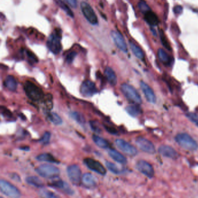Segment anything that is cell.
Wrapping results in <instances>:
<instances>
[{
  "label": "cell",
  "mask_w": 198,
  "mask_h": 198,
  "mask_svg": "<svg viewBox=\"0 0 198 198\" xmlns=\"http://www.w3.org/2000/svg\"><path fill=\"white\" fill-rule=\"evenodd\" d=\"M175 140L179 146L187 151H196L198 149L197 142L187 133L178 134L175 137Z\"/></svg>",
  "instance_id": "7a4b0ae2"
},
{
  "label": "cell",
  "mask_w": 198,
  "mask_h": 198,
  "mask_svg": "<svg viewBox=\"0 0 198 198\" xmlns=\"http://www.w3.org/2000/svg\"><path fill=\"white\" fill-rule=\"evenodd\" d=\"M77 55V54L75 51L69 52L66 57V62L69 64H71L73 62Z\"/></svg>",
  "instance_id": "ab89813d"
},
{
  "label": "cell",
  "mask_w": 198,
  "mask_h": 198,
  "mask_svg": "<svg viewBox=\"0 0 198 198\" xmlns=\"http://www.w3.org/2000/svg\"><path fill=\"white\" fill-rule=\"evenodd\" d=\"M90 126L91 130L95 133L99 134L102 131L101 128L100 126H99V124L97 121H94V120L90 121Z\"/></svg>",
  "instance_id": "8d00e7d4"
},
{
  "label": "cell",
  "mask_w": 198,
  "mask_h": 198,
  "mask_svg": "<svg viewBox=\"0 0 198 198\" xmlns=\"http://www.w3.org/2000/svg\"><path fill=\"white\" fill-rule=\"evenodd\" d=\"M83 161L86 166L90 170L102 175L106 174V171L105 168L98 161H95L91 158H85Z\"/></svg>",
  "instance_id": "7c38bea8"
},
{
  "label": "cell",
  "mask_w": 198,
  "mask_h": 198,
  "mask_svg": "<svg viewBox=\"0 0 198 198\" xmlns=\"http://www.w3.org/2000/svg\"><path fill=\"white\" fill-rule=\"evenodd\" d=\"M20 149H22V150H24V151H28L29 150V148H28V146H25L24 148H20Z\"/></svg>",
  "instance_id": "bcb514c9"
},
{
  "label": "cell",
  "mask_w": 198,
  "mask_h": 198,
  "mask_svg": "<svg viewBox=\"0 0 198 198\" xmlns=\"http://www.w3.org/2000/svg\"><path fill=\"white\" fill-rule=\"evenodd\" d=\"M144 15L145 20L146 21L147 24L151 25V26H156L159 23L157 16L152 11L146 12V14Z\"/></svg>",
  "instance_id": "44dd1931"
},
{
  "label": "cell",
  "mask_w": 198,
  "mask_h": 198,
  "mask_svg": "<svg viewBox=\"0 0 198 198\" xmlns=\"http://www.w3.org/2000/svg\"><path fill=\"white\" fill-rule=\"evenodd\" d=\"M138 6L139 10H140V11L142 12L144 14H146V12L151 11L149 6L146 4V2L144 0H141L138 2Z\"/></svg>",
  "instance_id": "836d02e7"
},
{
  "label": "cell",
  "mask_w": 198,
  "mask_h": 198,
  "mask_svg": "<svg viewBox=\"0 0 198 198\" xmlns=\"http://www.w3.org/2000/svg\"><path fill=\"white\" fill-rule=\"evenodd\" d=\"M151 32L153 33V34L154 35V36H156V32L155 30H154L153 28H152L151 29Z\"/></svg>",
  "instance_id": "7dc6e473"
},
{
  "label": "cell",
  "mask_w": 198,
  "mask_h": 198,
  "mask_svg": "<svg viewBox=\"0 0 198 198\" xmlns=\"http://www.w3.org/2000/svg\"><path fill=\"white\" fill-rule=\"evenodd\" d=\"M26 182L28 185L36 188H42L44 186L43 181L36 176H29L26 177Z\"/></svg>",
  "instance_id": "484cf974"
},
{
  "label": "cell",
  "mask_w": 198,
  "mask_h": 198,
  "mask_svg": "<svg viewBox=\"0 0 198 198\" xmlns=\"http://www.w3.org/2000/svg\"><path fill=\"white\" fill-rule=\"evenodd\" d=\"M9 177L12 180H14L16 182H20L21 181V179H20V177L19 176V175L15 173H10L9 174Z\"/></svg>",
  "instance_id": "7bdbcfd3"
},
{
  "label": "cell",
  "mask_w": 198,
  "mask_h": 198,
  "mask_svg": "<svg viewBox=\"0 0 198 198\" xmlns=\"http://www.w3.org/2000/svg\"><path fill=\"white\" fill-rule=\"evenodd\" d=\"M81 182L87 188H94L97 185V180L90 173H85L82 177Z\"/></svg>",
  "instance_id": "ac0fdd59"
},
{
  "label": "cell",
  "mask_w": 198,
  "mask_h": 198,
  "mask_svg": "<svg viewBox=\"0 0 198 198\" xmlns=\"http://www.w3.org/2000/svg\"><path fill=\"white\" fill-rule=\"evenodd\" d=\"M104 126L105 128V130H106L108 132H109L110 134H113V135H116V134H118L117 130H116L113 127H112V126H109V125H107V124H106V125L104 124Z\"/></svg>",
  "instance_id": "b9f144b4"
},
{
  "label": "cell",
  "mask_w": 198,
  "mask_h": 198,
  "mask_svg": "<svg viewBox=\"0 0 198 198\" xmlns=\"http://www.w3.org/2000/svg\"><path fill=\"white\" fill-rule=\"evenodd\" d=\"M24 89L28 97L33 102H39L44 99L45 96L43 90L30 81L24 83Z\"/></svg>",
  "instance_id": "6da1fadb"
},
{
  "label": "cell",
  "mask_w": 198,
  "mask_h": 198,
  "mask_svg": "<svg viewBox=\"0 0 198 198\" xmlns=\"http://www.w3.org/2000/svg\"><path fill=\"white\" fill-rule=\"evenodd\" d=\"M92 138L93 141L94 142L95 144L98 146H99L101 148H104V149H107L109 147V144L108 142L106 140L104 139L103 138L99 137L97 135H93L92 136Z\"/></svg>",
  "instance_id": "83f0119b"
},
{
  "label": "cell",
  "mask_w": 198,
  "mask_h": 198,
  "mask_svg": "<svg viewBox=\"0 0 198 198\" xmlns=\"http://www.w3.org/2000/svg\"><path fill=\"white\" fill-rule=\"evenodd\" d=\"M136 169L142 174L151 179L155 175V171L149 163L145 161H139L136 164Z\"/></svg>",
  "instance_id": "4fadbf2b"
},
{
  "label": "cell",
  "mask_w": 198,
  "mask_h": 198,
  "mask_svg": "<svg viewBox=\"0 0 198 198\" xmlns=\"http://www.w3.org/2000/svg\"><path fill=\"white\" fill-rule=\"evenodd\" d=\"M80 93L83 97H91L98 93V89L94 83L91 81H84L80 87Z\"/></svg>",
  "instance_id": "8fae6325"
},
{
  "label": "cell",
  "mask_w": 198,
  "mask_h": 198,
  "mask_svg": "<svg viewBox=\"0 0 198 198\" xmlns=\"http://www.w3.org/2000/svg\"><path fill=\"white\" fill-rule=\"evenodd\" d=\"M108 153L110 157H112L114 161H117L118 163L125 165L127 163V159L122 154H121L120 153L114 149H109Z\"/></svg>",
  "instance_id": "ffe728a7"
},
{
  "label": "cell",
  "mask_w": 198,
  "mask_h": 198,
  "mask_svg": "<svg viewBox=\"0 0 198 198\" xmlns=\"http://www.w3.org/2000/svg\"><path fill=\"white\" fill-rule=\"evenodd\" d=\"M115 144L120 151H122L127 155L134 156L137 155L138 153V151L136 147L132 146L130 143L123 140L117 139L115 140Z\"/></svg>",
  "instance_id": "9c48e42d"
},
{
  "label": "cell",
  "mask_w": 198,
  "mask_h": 198,
  "mask_svg": "<svg viewBox=\"0 0 198 198\" xmlns=\"http://www.w3.org/2000/svg\"><path fill=\"white\" fill-rule=\"evenodd\" d=\"M26 53L27 54V56L28 58V60L30 62L32 63H37L38 62L37 58V57L34 55V54H33L32 52L28 51H26Z\"/></svg>",
  "instance_id": "60d3db41"
},
{
  "label": "cell",
  "mask_w": 198,
  "mask_h": 198,
  "mask_svg": "<svg viewBox=\"0 0 198 198\" xmlns=\"http://www.w3.org/2000/svg\"><path fill=\"white\" fill-rule=\"evenodd\" d=\"M129 44H130V48L134 55L137 57V58L141 60H144L145 58V55L143 51L142 50L141 48L136 45L135 43H132L131 41H130Z\"/></svg>",
  "instance_id": "d4e9b609"
},
{
  "label": "cell",
  "mask_w": 198,
  "mask_h": 198,
  "mask_svg": "<svg viewBox=\"0 0 198 198\" xmlns=\"http://www.w3.org/2000/svg\"><path fill=\"white\" fill-rule=\"evenodd\" d=\"M51 136V134L50 132L48 131L45 132L44 134L43 137H41V138L40 139V142L43 145H47L50 141Z\"/></svg>",
  "instance_id": "74e56055"
},
{
  "label": "cell",
  "mask_w": 198,
  "mask_h": 198,
  "mask_svg": "<svg viewBox=\"0 0 198 198\" xmlns=\"http://www.w3.org/2000/svg\"><path fill=\"white\" fill-rule=\"evenodd\" d=\"M36 172L45 179H57L60 174L59 169L54 166L42 165L36 169Z\"/></svg>",
  "instance_id": "5b68a950"
},
{
  "label": "cell",
  "mask_w": 198,
  "mask_h": 198,
  "mask_svg": "<svg viewBox=\"0 0 198 198\" xmlns=\"http://www.w3.org/2000/svg\"><path fill=\"white\" fill-rule=\"evenodd\" d=\"M183 8L181 5H176V6H175L174 8L173 9L174 12L176 14H181L183 12Z\"/></svg>",
  "instance_id": "f6af8a7d"
},
{
  "label": "cell",
  "mask_w": 198,
  "mask_h": 198,
  "mask_svg": "<svg viewBox=\"0 0 198 198\" xmlns=\"http://www.w3.org/2000/svg\"><path fill=\"white\" fill-rule=\"evenodd\" d=\"M105 164H106L108 169L113 174H120L122 173V170H121L118 166L116 165L113 163L110 162V161H106Z\"/></svg>",
  "instance_id": "1f68e13d"
},
{
  "label": "cell",
  "mask_w": 198,
  "mask_h": 198,
  "mask_svg": "<svg viewBox=\"0 0 198 198\" xmlns=\"http://www.w3.org/2000/svg\"><path fill=\"white\" fill-rule=\"evenodd\" d=\"M49 185L52 187L59 189L64 193L69 195H73L75 193L74 191L71 188V187L68 184L62 179L53 180L52 182L49 184Z\"/></svg>",
  "instance_id": "9a60e30c"
},
{
  "label": "cell",
  "mask_w": 198,
  "mask_h": 198,
  "mask_svg": "<svg viewBox=\"0 0 198 198\" xmlns=\"http://www.w3.org/2000/svg\"><path fill=\"white\" fill-rule=\"evenodd\" d=\"M66 2L73 8H75L77 6V0H65Z\"/></svg>",
  "instance_id": "ee69618b"
},
{
  "label": "cell",
  "mask_w": 198,
  "mask_h": 198,
  "mask_svg": "<svg viewBox=\"0 0 198 198\" xmlns=\"http://www.w3.org/2000/svg\"><path fill=\"white\" fill-rule=\"evenodd\" d=\"M105 75L110 85L112 86L116 85L118 82L117 76L115 72L111 67H106L105 70Z\"/></svg>",
  "instance_id": "d6986e66"
},
{
  "label": "cell",
  "mask_w": 198,
  "mask_h": 198,
  "mask_svg": "<svg viewBox=\"0 0 198 198\" xmlns=\"http://www.w3.org/2000/svg\"><path fill=\"white\" fill-rule=\"evenodd\" d=\"M158 151L159 153L163 156L166 157H168L171 159H177L179 157V154L177 153V152L175 150L174 148H173L171 146L167 145H161Z\"/></svg>",
  "instance_id": "2e32d148"
},
{
  "label": "cell",
  "mask_w": 198,
  "mask_h": 198,
  "mask_svg": "<svg viewBox=\"0 0 198 198\" xmlns=\"http://www.w3.org/2000/svg\"><path fill=\"white\" fill-rule=\"evenodd\" d=\"M57 4L59 5V6L63 10L66 14L71 18H74V14L73 11L68 7V6L62 1V0H55Z\"/></svg>",
  "instance_id": "4dcf8cb0"
},
{
  "label": "cell",
  "mask_w": 198,
  "mask_h": 198,
  "mask_svg": "<svg viewBox=\"0 0 198 198\" xmlns=\"http://www.w3.org/2000/svg\"><path fill=\"white\" fill-rule=\"evenodd\" d=\"M186 116L189 118V120H191L192 123H195V124H196L198 127V116L195 113L189 112L186 114Z\"/></svg>",
  "instance_id": "f35d334b"
},
{
  "label": "cell",
  "mask_w": 198,
  "mask_h": 198,
  "mask_svg": "<svg viewBox=\"0 0 198 198\" xmlns=\"http://www.w3.org/2000/svg\"><path fill=\"white\" fill-rule=\"evenodd\" d=\"M80 8L83 14L90 24L96 25L98 24V18L90 4L85 2H82L81 3Z\"/></svg>",
  "instance_id": "52a82bcc"
},
{
  "label": "cell",
  "mask_w": 198,
  "mask_h": 198,
  "mask_svg": "<svg viewBox=\"0 0 198 198\" xmlns=\"http://www.w3.org/2000/svg\"><path fill=\"white\" fill-rule=\"evenodd\" d=\"M140 87L148 102L151 104H155L156 97L153 90L152 89L151 87L142 81L140 82Z\"/></svg>",
  "instance_id": "e0dca14e"
},
{
  "label": "cell",
  "mask_w": 198,
  "mask_h": 198,
  "mask_svg": "<svg viewBox=\"0 0 198 198\" xmlns=\"http://www.w3.org/2000/svg\"><path fill=\"white\" fill-rule=\"evenodd\" d=\"M160 32V36H161V44L162 45L165 47L169 50L171 51V48L170 47V44L168 42V40L167 39V38L166 37V36L164 34V32H163V30H159Z\"/></svg>",
  "instance_id": "d590c367"
},
{
  "label": "cell",
  "mask_w": 198,
  "mask_h": 198,
  "mask_svg": "<svg viewBox=\"0 0 198 198\" xmlns=\"http://www.w3.org/2000/svg\"><path fill=\"white\" fill-rule=\"evenodd\" d=\"M36 159L40 161H47L49 163H57V164L60 163V161L56 159L51 154L48 153H44L40 154L37 156Z\"/></svg>",
  "instance_id": "603a6c76"
},
{
  "label": "cell",
  "mask_w": 198,
  "mask_h": 198,
  "mask_svg": "<svg viewBox=\"0 0 198 198\" xmlns=\"http://www.w3.org/2000/svg\"><path fill=\"white\" fill-rule=\"evenodd\" d=\"M110 35L116 47L123 52H127V45L122 34L118 31L113 30L111 32Z\"/></svg>",
  "instance_id": "5bb4252c"
},
{
  "label": "cell",
  "mask_w": 198,
  "mask_h": 198,
  "mask_svg": "<svg viewBox=\"0 0 198 198\" xmlns=\"http://www.w3.org/2000/svg\"><path fill=\"white\" fill-rule=\"evenodd\" d=\"M157 56L159 59L163 64L166 65H170V63L171 62V59L168 54L165 51L162 49L159 48L157 51Z\"/></svg>",
  "instance_id": "cb8c5ba5"
},
{
  "label": "cell",
  "mask_w": 198,
  "mask_h": 198,
  "mask_svg": "<svg viewBox=\"0 0 198 198\" xmlns=\"http://www.w3.org/2000/svg\"><path fill=\"white\" fill-rule=\"evenodd\" d=\"M61 30L55 29L48 38L47 45L48 49L54 54H58L61 51Z\"/></svg>",
  "instance_id": "3957f363"
},
{
  "label": "cell",
  "mask_w": 198,
  "mask_h": 198,
  "mask_svg": "<svg viewBox=\"0 0 198 198\" xmlns=\"http://www.w3.org/2000/svg\"><path fill=\"white\" fill-rule=\"evenodd\" d=\"M39 195H40V196H41L43 198H55L59 197L58 195H55L54 192H52L50 191L46 190V189H41L39 192Z\"/></svg>",
  "instance_id": "d6a6232c"
},
{
  "label": "cell",
  "mask_w": 198,
  "mask_h": 198,
  "mask_svg": "<svg viewBox=\"0 0 198 198\" xmlns=\"http://www.w3.org/2000/svg\"><path fill=\"white\" fill-rule=\"evenodd\" d=\"M126 111L132 117H137L141 112V108L140 107L139 105L134 104L127 106L126 108Z\"/></svg>",
  "instance_id": "4316f807"
},
{
  "label": "cell",
  "mask_w": 198,
  "mask_h": 198,
  "mask_svg": "<svg viewBox=\"0 0 198 198\" xmlns=\"http://www.w3.org/2000/svg\"><path fill=\"white\" fill-rule=\"evenodd\" d=\"M120 88L123 95L130 102L133 104H141V97L136 89L132 85L123 83L121 85Z\"/></svg>",
  "instance_id": "277c9868"
},
{
  "label": "cell",
  "mask_w": 198,
  "mask_h": 198,
  "mask_svg": "<svg viewBox=\"0 0 198 198\" xmlns=\"http://www.w3.org/2000/svg\"><path fill=\"white\" fill-rule=\"evenodd\" d=\"M4 84L5 87L11 91H15L18 87V83L15 78L13 75H8L5 78L4 82Z\"/></svg>",
  "instance_id": "7402d4cb"
},
{
  "label": "cell",
  "mask_w": 198,
  "mask_h": 198,
  "mask_svg": "<svg viewBox=\"0 0 198 198\" xmlns=\"http://www.w3.org/2000/svg\"><path fill=\"white\" fill-rule=\"evenodd\" d=\"M70 116L71 118L73 120H75V122L79 123L82 127H85V120L83 114L78 112H71L70 113Z\"/></svg>",
  "instance_id": "f1b7e54d"
},
{
  "label": "cell",
  "mask_w": 198,
  "mask_h": 198,
  "mask_svg": "<svg viewBox=\"0 0 198 198\" xmlns=\"http://www.w3.org/2000/svg\"><path fill=\"white\" fill-rule=\"evenodd\" d=\"M136 144L141 151L147 153L153 154L156 152L153 144L144 137H138L136 140Z\"/></svg>",
  "instance_id": "30bf717a"
},
{
  "label": "cell",
  "mask_w": 198,
  "mask_h": 198,
  "mask_svg": "<svg viewBox=\"0 0 198 198\" xmlns=\"http://www.w3.org/2000/svg\"><path fill=\"white\" fill-rule=\"evenodd\" d=\"M67 173L71 182L75 185H79L81 182V171L80 168L76 165L69 166L67 169Z\"/></svg>",
  "instance_id": "ba28073f"
},
{
  "label": "cell",
  "mask_w": 198,
  "mask_h": 198,
  "mask_svg": "<svg viewBox=\"0 0 198 198\" xmlns=\"http://www.w3.org/2000/svg\"><path fill=\"white\" fill-rule=\"evenodd\" d=\"M0 190L2 193L10 198H17L21 196L19 189L4 179L0 181Z\"/></svg>",
  "instance_id": "8992f818"
},
{
  "label": "cell",
  "mask_w": 198,
  "mask_h": 198,
  "mask_svg": "<svg viewBox=\"0 0 198 198\" xmlns=\"http://www.w3.org/2000/svg\"><path fill=\"white\" fill-rule=\"evenodd\" d=\"M1 112L2 115L4 116V118L9 120H14V116L12 113H11V112L10 111L9 109L6 108L5 107H4L3 106H1Z\"/></svg>",
  "instance_id": "e575fe53"
},
{
  "label": "cell",
  "mask_w": 198,
  "mask_h": 198,
  "mask_svg": "<svg viewBox=\"0 0 198 198\" xmlns=\"http://www.w3.org/2000/svg\"><path fill=\"white\" fill-rule=\"evenodd\" d=\"M47 116L48 120L55 125H60L62 123V119L57 113L49 111L47 112Z\"/></svg>",
  "instance_id": "f546056e"
}]
</instances>
